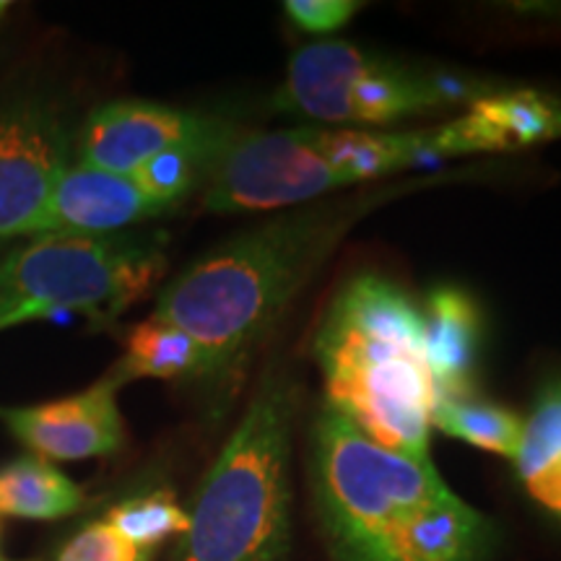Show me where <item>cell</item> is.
<instances>
[{
  "label": "cell",
  "instance_id": "cell-1",
  "mask_svg": "<svg viewBox=\"0 0 561 561\" xmlns=\"http://www.w3.org/2000/svg\"><path fill=\"white\" fill-rule=\"evenodd\" d=\"M442 182L447 174L396 180L273 210L174 276L159 291L153 318L198 343L208 388H237L255 351L348 231L385 203Z\"/></svg>",
  "mask_w": 561,
  "mask_h": 561
},
{
  "label": "cell",
  "instance_id": "cell-2",
  "mask_svg": "<svg viewBox=\"0 0 561 561\" xmlns=\"http://www.w3.org/2000/svg\"><path fill=\"white\" fill-rule=\"evenodd\" d=\"M314 512L335 561H489L496 530L432 460L385 450L320 403L310 426Z\"/></svg>",
  "mask_w": 561,
  "mask_h": 561
},
{
  "label": "cell",
  "instance_id": "cell-3",
  "mask_svg": "<svg viewBox=\"0 0 561 561\" xmlns=\"http://www.w3.org/2000/svg\"><path fill=\"white\" fill-rule=\"evenodd\" d=\"M471 153H502L494 128L473 104L462 115L424 128L297 125L242 133L208 178L203 208L208 214H268Z\"/></svg>",
  "mask_w": 561,
  "mask_h": 561
},
{
  "label": "cell",
  "instance_id": "cell-4",
  "mask_svg": "<svg viewBox=\"0 0 561 561\" xmlns=\"http://www.w3.org/2000/svg\"><path fill=\"white\" fill-rule=\"evenodd\" d=\"M312 354L322 403L385 450L432 460L434 388L421 310L401 284L371 271L343 280L318 322Z\"/></svg>",
  "mask_w": 561,
  "mask_h": 561
},
{
  "label": "cell",
  "instance_id": "cell-5",
  "mask_svg": "<svg viewBox=\"0 0 561 561\" xmlns=\"http://www.w3.org/2000/svg\"><path fill=\"white\" fill-rule=\"evenodd\" d=\"M299 382L265 369L240 424L198 486L172 561H284L291 549V434Z\"/></svg>",
  "mask_w": 561,
  "mask_h": 561
},
{
  "label": "cell",
  "instance_id": "cell-6",
  "mask_svg": "<svg viewBox=\"0 0 561 561\" xmlns=\"http://www.w3.org/2000/svg\"><path fill=\"white\" fill-rule=\"evenodd\" d=\"M496 89L479 76L421 66L346 39H322L291 55L273 110L333 128L388 130L462 110Z\"/></svg>",
  "mask_w": 561,
  "mask_h": 561
},
{
  "label": "cell",
  "instance_id": "cell-7",
  "mask_svg": "<svg viewBox=\"0 0 561 561\" xmlns=\"http://www.w3.org/2000/svg\"><path fill=\"white\" fill-rule=\"evenodd\" d=\"M164 271V234H39L0 257V333L55 314L112 325Z\"/></svg>",
  "mask_w": 561,
  "mask_h": 561
},
{
  "label": "cell",
  "instance_id": "cell-8",
  "mask_svg": "<svg viewBox=\"0 0 561 561\" xmlns=\"http://www.w3.org/2000/svg\"><path fill=\"white\" fill-rule=\"evenodd\" d=\"M242 130L227 117L144 100L96 107L79 136V164L130 174L161 157L195 149H229Z\"/></svg>",
  "mask_w": 561,
  "mask_h": 561
},
{
  "label": "cell",
  "instance_id": "cell-9",
  "mask_svg": "<svg viewBox=\"0 0 561 561\" xmlns=\"http://www.w3.org/2000/svg\"><path fill=\"white\" fill-rule=\"evenodd\" d=\"M70 136L42 96L0 107V240L26 237L68 172Z\"/></svg>",
  "mask_w": 561,
  "mask_h": 561
},
{
  "label": "cell",
  "instance_id": "cell-10",
  "mask_svg": "<svg viewBox=\"0 0 561 561\" xmlns=\"http://www.w3.org/2000/svg\"><path fill=\"white\" fill-rule=\"evenodd\" d=\"M117 385L104 377L89 390L26 409H0L13 437L37 458L87 460L117 453L125 442V421L117 405Z\"/></svg>",
  "mask_w": 561,
  "mask_h": 561
},
{
  "label": "cell",
  "instance_id": "cell-11",
  "mask_svg": "<svg viewBox=\"0 0 561 561\" xmlns=\"http://www.w3.org/2000/svg\"><path fill=\"white\" fill-rule=\"evenodd\" d=\"M172 203L140 182L136 174H117L94 167H68L30 234L102 237L128 231L153 216L172 210Z\"/></svg>",
  "mask_w": 561,
  "mask_h": 561
},
{
  "label": "cell",
  "instance_id": "cell-12",
  "mask_svg": "<svg viewBox=\"0 0 561 561\" xmlns=\"http://www.w3.org/2000/svg\"><path fill=\"white\" fill-rule=\"evenodd\" d=\"M419 310L434 401L476 396V369L483 343L481 307L460 286L439 284L430 289Z\"/></svg>",
  "mask_w": 561,
  "mask_h": 561
},
{
  "label": "cell",
  "instance_id": "cell-13",
  "mask_svg": "<svg viewBox=\"0 0 561 561\" xmlns=\"http://www.w3.org/2000/svg\"><path fill=\"white\" fill-rule=\"evenodd\" d=\"M515 468L525 494L561 525V380L541 388L523 419Z\"/></svg>",
  "mask_w": 561,
  "mask_h": 561
},
{
  "label": "cell",
  "instance_id": "cell-14",
  "mask_svg": "<svg viewBox=\"0 0 561 561\" xmlns=\"http://www.w3.org/2000/svg\"><path fill=\"white\" fill-rule=\"evenodd\" d=\"M107 377L117 388L144 380V377L170 382H203L206 356L191 335L151 314L149 320L130 328L123 359L110 369Z\"/></svg>",
  "mask_w": 561,
  "mask_h": 561
},
{
  "label": "cell",
  "instance_id": "cell-15",
  "mask_svg": "<svg viewBox=\"0 0 561 561\" xmlns=\"http://www.w3.org/2000/svg\"><path fill=\"white\" fill-rule=\"evenodd\" d=\"M83 502L87 496L79 483L37 455L0 468V517L60 520L79 512Z\"/></svg>",
  "mask_w": 561,
  "mask_h": 561
},
{
  "label": "cell",
  "instance_id": "cell-16",
  "mask_svg": "<svg viewBox=\"0 0 561 561\" xmlns=\"http://www.w3.org/2000/svg\"><path fill=\"white\" fill-rule=\"evenodd\" d=\"M473 107L494 128L504 153L561 138V96L557 94L500 87L476 100Z\"/></svg>",
  "mask_w": 561,
  "mask_h": 561
},
{
  "label": "cell",
  "instance_id": "cell-17",
  "mask_svg": "<svg viewBox=\"0 0 561 561\" xmlns=\"http://www.w3.org/2000/svg\"><path fill=\"white\" fill-rule=\"evenodd\" d=\"M432 430L466 442L479 450L515 460L523 442V419L504 405L483 401L479 396L437 398L432 403Z\"/></svg>",
  "mask_w": 561,
  "mask_h": 561
},
{
  "label": "cell",
  "instance_id": "cell-18",
  "mask_svg": "<svg viewBox=\"0 0 561 561\" xmlns=\"http://www.w3.org/2000/svg\"><path fill=\"white\" fill-rule=\"evenodd\" d=\"M102 520L125 541L149 551H159L167 538H182L191 528V515L174 500L170 489L125 496L104 512Z\"/></svg>",
  "mask_w": 561,
  "mask_h": 561
},
{
  "label": "cell",
  "instance_id": "cell-19",
  "mask_svg": "<svg viewBox=\"0 0 561 561\" xmlns=\"http://www.w3.org/2000/svg\"><path fill=\"white\" fill-rule=\"evenodd\" d=\"M153 557L157 551L138 549L125 541L100 517L70 533L66 541H60L39 561H153Z\"/></svg>",
  "mask_w": 561,
  "mask_h": 561
},
{
  "label": "cell",
  "instance_id": "cell-20",
  "mask_svg": "<svg viewBox=\"0 0 561 561\" xmlns=\"http://www.w3.org/2000/svg\"><path fill=\"white\" fill-rule=\"evenodd\" d=\"M362 3L356 0H289L286 16L297 30L310 34H333L356 16Z\"/></svg>",
  "mask_w": 561,
  "mask_h": 561
},
{
  "label": "cell",
  "instance_id": "cell-21",
  "mask_svg": "<svg viewBox=\"0 0 561 561\" xmlns=\"http://www.w3.org/2000/svg\"><path fill=\"white\" fill-rule=\"evenodd\" d=\"M0 561H11V559L3 553V546H0Z\"/></svg>",
  "mask_w": 561,
  "mask_h": 561
},
{
  "label": "cell",
  "instance_id": "cell-22",
  "mask_svg": "<svg viewBox=\"0 0 561 561\" xmlns=\"http://www.w3.org/2000/svg\"><path fill=\"white\" fill-rule=\"evenodd\" d=\"M5 9H9V3H0V16H3Z\"/></svg>",
  "mask_w": 561,
  "mask_h": 561
}]
</instances>
